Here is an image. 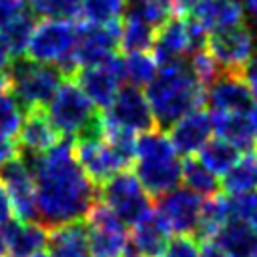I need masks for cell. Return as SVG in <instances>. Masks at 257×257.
<instances>
[{"mask_svg":"<svg viewBox=\"0 0 257 257\" xmlns=\"http://www.w3.org/2000/svg\"><path fill=\"white\" fill-rule=\"evenodd\" d=\"M36 185V211L40 225L56 229L84 221L86 211L98 197V187L84 175L72 139L58 141L44 155L20 153Z\"/></svg>","mask_w":257,"mask_h":257,"instance_id":"1","label":"cell"},{"mask_svg":"<svg viewBox=\"0 0 257 257\" xmlns=\"http://www.w3.org/2000/svg\"><path fill=\"white\" fill-rule=\"evenodd\" d=\"M147 100L159 128H171L181 116L203 108L207 88L197 82L185 60L159 66L155 80L147 86Z\"/></svg>","mask_w":257,"mask_h":257,"instance_id":"2","label":"cell"},{"mask_svg":"<svg viewBox=\"0 0 257 257\" xmlns=\"http://www.w3.org/2000/svg\"><path fill=\"white\" fill-rule=\"evenodd\" d=\"M135 175L149 197L159 199L177 189L181 181V161L161 128L137 137Z\"/></svg>","mask_w":257,"mask_h":257,"instance_id":"3","label":"cell"},{"mask_svg":"<svg viewBox=\"0 0 257 257\" xmlns=\"http://www.w3.org/2000/svg\"><path fill=\"white\" fill-rule=\"evenodd\" d=\"M8 78L14 96L26 112L34 108H44L52 100L60 84L66 80L58 66L40 64L30 60L28 56H18L10 62Z\"/></svg>","mask_w":257,"mask_h":257,"instance_id":"4","label":"cell"},{"mask_svg":"<svg viewBox=\"0 0 257 257\" xmlns=\"http://www.w3.org/2000/svg\"><path fill=\"white\" fill-rule=\"evenodd\" d=\"M46 116L58 137L74 141L98 120L100 110L88 100L74 80H64L52 96Z\"/></svg>","mask_w":257,"mask_h":257,"instance_id":"5","label":"cell"},{"mask_svg":"<svg viewBox=\"0 0 257 257\" xmlns=\"http://www.w3.org/2000/svg\"><path fill=\"white\" fill-rule=\"evenodd\" d=\"M98 197H102L100 201H104L128 227H135L155 211L149 195L141 187L137 175L131 171H118L112 175L98 189Z\"/></svg>","mask_w":257,"mask_h":257,"instance_id":"6","label":"cell"},{"mask_svg":"<svg viewBox=\"0 0 257 257\" xmlns=\"http://www.w3.org/2000/svg\"><path fill=\"white\" fill-rule=\"evenodd\" d=\"M76 24L62 18H46L34 26L26 54L40 64H58L74 52Z\"/></svg>","mask_w":257,"mask_h":257,"instance_id":"7","label":"cell"},{"mask_svg":"<svg viewBox=\"0 0 257 257\" xmlns=\"http://www.w3.org/2000/svg\"><path fill=\"white\" fill-rule=\"evenodd\" d=\"M207 32L191 18H169L155 30L153 56L159 66L183 60L185 54L203 48Z\"/></svg>","mask_w":257,"mask_h":257,"instance_id":"8","label":"cell"},{"mask_svg":"<svg viewBox=\"0 0 257 257\" xmlns=\"http://www.w3.org/2000/svg\"><path fill=\"white\" fill-rule=\"evenodd\" d=\"M72 80L102 112L110 106L120 88V82L124 80V58H120V54H110L98 64L80 66Z\"/></svg>","mask_w":257,"mask_h":257,"instance_id":"9","label":"cell"},{"mask_svg":"<svg viewBox=\"0 0 257 257\" xmlns=\"http://www.w3.org/2000/svg\"><path fill=\"white\" fill-rule=\"evenodd\" d=\"M102 120L106 124L124 128L135 135L137 133L143 135V133L157 128V122L151 112L147 96L143 94V90L139 86H133V84L118 88L110 106L106 110H102Z\"/></svg>","mask_w":257,"mask_h":257,"instance_id":"10","label":"cell"},{"mask_svg":"<svg viewBox=\"0 0 257 257\" xmlns=\"http://www.w3.org/2000/svg\"><path fill=\"white\" fill-rule=\"evenodd\" d=\"M205 44H207L205 46L207 52L215 58V62L219 64L221 70L241 74V68L253 56L255 36L247 24H241V26L211 32V36H207Z\"/></svg>","mask_w":257,"mask_h":257,"instance_id":"11","label":"cell"},{"mask_svg":"<svg viewBox=\"0 0 257 257\" xmlns=\"http://www.w3.org/2000/svg\"><path fill=\"white\" fill-rule=\"evenodd\" d=\"M120 48V20L106 24H76V44L74 58L78 66H92L116 54Z\"/></svg>","mask_w":257,"mask_h":257,"instance_id":"12","label":"cell"},{"mask_svg":"<svg viewBox=\"0 0 257 257\" xmlns=\"http://www.w3.org/2000/svg\"><path fill=\"white\" fill-rule=\"evenodd\" d=\"M72 145L80 169L98 189L118 171H126V165L102 137H82L72 141Z\"/></svg>","mask_w":257,"mask_h":257,"instance_id":"13","label":"cell"},{"mask_svg":"<svg viewBox=\"0 0 257 257\" xmlns=\"http://www.w3.org/2000/svg\"><path fill=\"white\" fill-rule=\"evenodd\" d=\"M201 207H203L201 195L189 191L187 187L185 189L177 187V189H173L167 195L157 199L155 213L165 223L169 233L187 235V233H195Z\"/></svg>","mask_w":257,"mask_h":257,"instance_id":"14","label":"cell"},{"mask_svg":"<svg viewBox=\"0 0 257 257\" xmlns=\"http://www.w3.org/2000/svg\"><path fill=\"white\" fill-rule=\"evenodd\" d=\"M0 181L10 195V201H12L18 221H22V223L36 221L38 219L36 185H34V177H32L28 165L24 163V159L20 155L14 157L12 161H8L0 169Z\"/></svg>","mask_w":257,"mask_h":257,"instance_id":"15","label":"cell"},{"mask_svg":"<svg viewBox=\"0 0 257 257\" xmlns=\"http://www.w3.org/2000/svg\"><path fill=\"white\" fill-rule=\"evenodd\" d=\"M211 133H213L211 114L205 108H197V110H191L185 116H181L169 128L167 137H169L173 149L177 151V155L193 157L195 153H199L205 147Z\"/></svg>","mask_w":257,"mask_h":257,"instance_id":"16","label":"cell"},{"mask_svg":"<svg viewBox=\"0 0 257 257\" xmlns=\"http://www.w3.org/2000/svg\"><path fill=\"white\" fill-rule=\"evenodd\" d=\"M207 100L213 110L223 112H247L253 104V94L239 72L223 70L209 86Z\"/></svg>","mask_w":257,"mask_h":257,"instance_id":"17","label":"cell"},{"mask_svg":"<svg viewBox=\"0 0 257 257\" xmlns=\"http://www.w3.org/2000/svg\"><path fill=\"white\" fill-rule=\"evenodd\" d=\"M187 18L195 20L205 32H217L245 24V10L239 0H199Z\"/></svg>","mask_w":257,"mask_h":257,"instance_id":"18","label":"cell"},{"mask_svg":"<svg viewBox=\"0 0 257 257\" xmlns=\"http://www.w3.org/2000/svg\"><path fill=\"white\" fill-rule=\"evenodd\" d=\"M58 141H60L58 133L54 131V126L50 124V120H48V116L42 108H34V110L26 112V116L22 120V126L18 131L20 153L44 155Z\"/></svg>","mask_w":257,"mask_h":257,"instance_id":"19","label":"cell"},{"mask_svg":"<svg viewBox=\"0 0 257 257\" xmlns=\"http://www.w3.org/2000/svg\"><path fill=\"white\" fill-rule=\"evenodd\" d=\"M2 229L10 257H34L48 243V229L34 221L22 223L10 219L6 225H2Z\"/></svg>","mask_w":257,"mask_h":257,"instance_id":"20","label":"cell"},{"mask_svg":"<svg viewBox=\"0 0 257 257\" xmlns=\"http://www.w3.org/2000/svg\"><path fill=\"white\" fill-rule=\"evenodd\" d=\"M169 243V229L153 211L133 227L128 247L137 257H161Z\"/></svg>","mask_w":257,"mask_h":257,"instance_id":"21","label":"cell"},{"mask_svg":"<svg viewBox=\"0 0 257 257\" xmlns=\"http://www.w3.org/2000/svg\"><path fill=\"white\" fill-rule=\"evenodd\" d=\"M50 257H86L88 255V229L84 221L50 229L48 233Z\"/></svg>","mask_w":257,"mask_h":257,"instance_id":"22","label":"cell"},{"mask_svg":"<svg viewBox=\"0 0 257 257\" xmlns=\"http://www.w3.org/2000/svg\"><path fill=\"white\" fill-rule=\"evenodd\" d=\"M211 124L217 137L229 141L239 151H251L255 143V135L249 126L247 112H223V110H211Z\"/></svg>","mask_w":257,"mask_h":257,"instance_id":"23","label":"cell"},{"mask_svg":"<svg viewBox=\"0 0 257 257\" xmlns=\"http://www.w3.org/2000/svg\"><path fill=\"white\" fill-rule=\"evenodd\" d=\"M231 203L227 197L215 193L203 201L199 221L195 227V239L197 241H213L219 231L231 221Z\"/></svg>","mask_w":257,"mask_h":257,"instance_id":"24","label":"cell"},{"mask_svg":"<svg viewBox=\"0 0 257 257\" xmlns=\"http://www.w3.org/2000/svg\"><path fill=\"white\" fill-rule=\"evenodd\" d=\"M155 30L157 28L151 26L141 14L128 8L124 18L120 20V50H124L126 54L153 50Z\"/></svg>","mask_w":257,"mask_h":257,"instance_id":"25","label":"cell"},{"mask_svg":"<svg viewBox=\"0 0 257 257\" xmlns=\"http://www.w3.org/2000/svg\"><path fill=\"white\" fill-rule=\"evenodd\" d=\"M213 241H217L229 257H251L257 251V231L237 219H231Z\"/></svg>","mask_w":257,"mask_h":257,"instance_id":"26","label":"cell"},{"mask_svg":"<svg viewBox=\"0 0 257 257\" xmlns=\"http://www.w3.org/2000/svg\"><path fill=\"white\" fill-rule=\"evenodd\" d=\"M223 189L237 197L249 191H257V153L245 151L239 161L223 175Z\"/></svg>","mask_w":257,"mask_h":257,"instance_id":"27","label":"cell"},{"mask_svg":"<svg viewBox=\"0 0 257 257\" xmlns=\"http://www.w3.org/2000/svg\"><path fill=\"white\" fill-rule=\"evenodd\" d=\"M241 157V151L231 145L229 141L215 137L205 143V147L199 151V161L203 167H207L215 177H223Z\"/></svg>","mask_w":257,"mask_h":257,"instance_id":"28","label":"cell"},{"mask_svg":"<svg viewBox=\"0 0 257 257\" xmlns=\"http://www.w3.org/2000/svg\"><path fill=\"white\" fill-rule=\"evenodd\" d=\"M34 14L32 12H22L18 18H14L12 22H8L6 26L0 28V36L10 52V56L18 58L26 54L28 48V40L32 36L34 30Z\"/></svg>","mask_w":257,"mask_h":257,"instance_id":"29","label":"cell"},{"mask_svg":"<svg viewBox=\"0 0 257 257\" xmlns=\"http://www.w3.org/2000/svg\"><path fill=\"white\" fill-rule=\"evenodd\" d=\"M88 229V255L90 257H124L128 247L126 231Z\"/></svg>","mask_w":257,"mask_h":257,"instance_id":"30","label":"cell"},{"mask_svg":"<svg viewBox=\"0 0 257 257\" xmlns=\"http://www.w3.org/2000/svg\"><path fill=\"white\" fill-rule=\"evenodd\" d=\"M181 181L187 185L189 191L197 193V195H215L217 189H219V181L217 177L201 165L199 159H193V157H185L183 163H181Z\"/></svg>","mask_w":257,"mask_h":257,"instance_id":"31","label":"cell"},{"mask_svg":"<svg viewBox=\"0 0 257 257\" xmlns=\"http://www.w3.org/2000/svg\"><path fill=\"white\" fill-rule=\"evenodd\" d=\"M159 72V62L153 52H131L124 58V78L133 86H149Z\"/></svg>","mask_w":257,"mask_h":257,"instance_id":"32","label":"cell"},{"mask_svg":"<svg viewBox=\"0 0 257 257\" xmlns=\"http://www.w3.org/2000/svg\"><path fill=\"white\" fill-rule=\"evenodd\" d=\"M128 0H84L82 2V22L88 24H106L112 20H120Z\"/></svg>","mask_w":257,"mask_h":257,"instance_id":"33","label":"cell"},{"mask_svg":"<svg viewBox=\"0 0 257 257\" xmlns=\"http://www.w3.org/2000/svg\"><path fill=\"white\" fill-rule=\"evenodd\" d=\"M22 120H24V108L20 106L18 98L8 90L0 92V137L6 139L18 137Z\"/></svg>","mask_w":257,"mask_h":257,"instance_id":"34","label":"cell"},{"mask_svg":"<svg viewBox=\"0 0 257 257\" xmlns=\"http://www.w3.org/2000/svg\"><path fill=\"white\" fill-rule=\"evenodd\" d=\"M84 223H86V227L102 229V231H126V225L118 219V215L104 201H98V199L86 211Z\"/></svg>","mask_w":257,"mask_h":257,"instance_id":"35","label":"cell"},{"mask_svg":"<svg viewBox=\"0 0 257 257\" xmlns=\"http://www.w3.org/2000/svg\"><path fill=\"white\" fill-rule=\"evenodd\" d=\"M189 68L193 72V76L197 78V82L201 86H211L215 82V78L223 72L219 68V64L215 62V58L207 52V48H197L195 52H191V62H189Z\"/></svg>","mask_w":257,"mask_h":257,"instance_id":"36","label":"cell"},{"mask_svg":"<svg viewBox=\"0 0 257 257\" xmlns=\"http://www.w3.org/2000/svg\"><path fill=\"white\" fill-rule=\"evenodd\" d=\"M229 203H231V217L257 231V191L237 195L229 199Z\"/></svg>","mask_w":257,"mask_h":257,"instance_id":"37","label":"cell"},{"mask_svg":"<svg viewBox=\"0 0 257 257\" xmlns=\"http://www.w3.org/2000/svg\"><path fill=\"white\" fill-rule=\"evenodd\" d=\"M161 257H199L197 239L187 237V235H177V237L169 239Z\"/></svg>","mask_w":257,"mask_h":257,"instance_id":"38","label":"cell"},{"mask_svg":"<svg viewBox=\"0 0 257 257\" xmlns=\"http://www.w3.org/2000/svg\"><path fill=\"white\" fill-rule=\"evenodd\" d=\"M84 0H48V18L72 20L80 16Z\"/></svg>","mask_w":257,"mask_h":257,"instance_id":"39","label":"cell"},{"mask_svg":"<svg viewBox=\"0 0 257 257\" xmlns=\"http://www.w3.org/2000/svg\"><path fill=\"white\" fill-rule=\"evenodd\" d=\"M26 0H0V28L26 12Z\"/></svg>","mask_w":257,"mask_h":257,"instance_id":"40","label":"cell"},{"mask_svg":"<svg viewBox=\"0 0 257 257\" xmlns=\"http://www.w3.org/2000/svg\"><path fill=\"white\" fill-rule=\"evenodd\" d=\"M241 76H243L245 84L249 86L253 98L257 100V54H253V56L249 58V62L241 68Z\"/></svg>","mask_w":257,"mask_h":257,"instance_id":"41","label":"cell"},{"mask_svg":"<svg viewBox=\"0 0 257 257\" xmlns=\"http://www.w3.org/2000/svg\"><path fill=\"white\" fill-rule=\"evenodd\" d=\"M12 211H14V207H12L10 195H8L6 187L0 181V225H6L12 219Z\"/></svg>","mask_w":257,"mask_h":257,"instance_id":"42","label":"cell"},{"mask_svg":"<svg viewBox=\"0 0 257 257\" xmlns=\"http://www.w3.org/2000/svg\"><path fill=\"white\" fill-rule=\"evenodd\" d=\"M18 155H20V149H18L10 139L0 137V169H2L8 161H12L14 157H18Z\"/></svg>","mask_w":257,"mask_h":257,"instance_id":"43","label":"cell"},{"mask_svg":"<svg viewBox=\"0 0 257 257\" xmlns=\"http://www.w3.org/2000/svg\"><path fill=\"white\" fill-rule=\"evenodd\" d=\"M199 257H229V255L217 241H203Z\"/></svg>","mask_w":257,"mask_h":257,"instance_id":"44","label":"cell"},{"mask_svg":"<svg viewBox=\"0 0 257 257\" xmlns=\"http://www.w3.org/2000/svg\"><path fill=\"white\" fill-rule=\"evenodd\" d=\"M197 2H199V0H173V10H175L181 18H187V16L193 12V8L197 6Z\"/></svg>","mask_w":257,"mask_h":257,"instance_id":"45","label":"cell"},{"mask_svg":"<svg viewBox=\"0 0 257 257\" xmlns=\"http://www.w3.org/2000/svg\"><path fill=\"white\" fill-rule=\"evenodd\" d=\"M10 62H12V56H10L6 44H4V40L0 36V70H4L6 66H10Z\"/></svg>","mask_w":257,"mask_h":257,"instance_id":"46","label":"cell"},{"mask_svg":"<svg viewBox=\"0 0 257 257\" xmlns=\"http://www.w3.org/2000/svg\"><path fill=\"white\" fill-rule=\"evenodd\" d=\"M247 120H249V126L253 131V135L257 137V100L251 104V108L247 110Z\"/></svg>","mask_w":257,"mask_h":257,"instance_id":"47","label":"cell"},{"mask_svg":"<svg viewBox=\"0 0 257 257\" xmlns=\"http://www.w3.org/2000/svg\"><path fill=\"white\" fill-rule=\"evenodd\" d=\"M241 4H243V10H247L249 16L257 22V0H243Z\"/></svg>","mask_w":257,"mask_h":257,"instance_id":"48","label":"cell"},{"mask_svg":"<svg viewBox=\"0 0 257 257\" xmlns=\"http://www.w3.org/2000/svg\"><path fill=\"white\" fill-rule=\"evenodd\" d=\"M8 86H10V78H8V72L0 70V92H4Z\"/></svg>","mask_w":257,"mask_h":257,"instance_id":"49","label":"cell"},{"mask_svg":"<svg viewBox=\"0 0 257 257\" xmlns=\"http://www.w3.org/2000/svg\"><path fill=\"white\" fill-rule=\"evenodd\" d=\"M0 257H6V239L2 231H0Z\"/></svg>","mask_w":257,"mask_h":257,"instance_id":"50","label":"cell"},{"mask_svg":"<svg viewBox=\"0 0 257 257\" xmlns=\"http://www.w3.org/2000/svg\"><path fill=\"white\" fill-rule=\"evenodd\" d=\"M124 257H137V255L131 251V247H126V253H124Z\"/></svg>","mask_w":257,"mask_h":257,"instance_id":"51","label":"cell"},{"mask_svg":"<svg viewBox=\"0 0 257 257\" xmlns=\"http://www.w3.org/2000/svg\"><path fill=\"white\" fill-rule=\"evenodd\" d=\"M251 257H257V251H255V253H253V255H251Z\"/></svg>","mask_w":257,"mask_h":257,"instance_id":"52","label":"cell"},{"mask_svg":"<svg viewBox=\"0 0 257 257\" xmlns=\"http://www.w3.org/2000/svg\"><path fill=\"white\" fill-rule=\"evenodd\" d=\"M86 257H88V255H86Z\"/></svg>","mask_w":257,"mask_h":257,"instance_id":"53","label":"cell"}]
</instances>
